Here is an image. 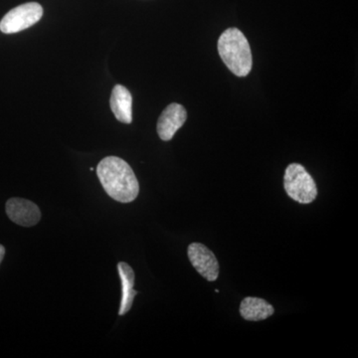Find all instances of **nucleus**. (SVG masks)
<instances>
[{
  "label": "nucleus",
  "mask_w": 358,
  "mask_h": 358,
  "mask_svg": "<svg viewBox=\"0 0 358 358\" xmlns=\"http://www.w3.org/2000/svg\"><path fill=\"white\" fill-rule=\"evenodd\" d=\"M96 176L105 192L115 201L129 203L138 197L140 185L128 162L117 157L101 160Z\"/></svg>",
  "instance_id": "1"
},
{
  "label": "nucleus",
  "mask_w": 358,
  "mask_h": 358,
  "mask_svg": "<svg viewBox=\"0 0 358 358\" xmlns=\"http://www.w3.org/2000/svg\"><path fill=\"white\" fill-rule=\"evenodd\" d=\"M218 53L228 69L238 77H246L253 66L251 48L238 28H228L218 39Z\"/></svg>",
  "instance_id": "2"
},
{
  "label": "nucleus",
  "mask_w": 358,
  "mask_h": 358,
  "mask_svg": "<svg viewBox=\"0 0 358 358\" xmlns=\"http://www.w3.org/2000/svg\"><path fill=\"white\" fill-rule=\"evenodd\" d=\"M284 186L287 194L299 203H312L317 199L315 180L301 164H291L287 167Z\"/></svg>",
  "instance_id": "3"
},
{
  "label": "nucleus",
  "mask_w": 358,
  "mask_h": 358,
  "mask_svg": "<svg viewBox=\"0 0 358 358\" xmlns=\"http://www.w3.org/2000/svg\"><path fill=\"white\" fill-rule=\"evenodd\" d=\"M43 16V8L37 2H28L11 9L0 21V31L13 34L36 24Z\"/></svg>",
  "instance_id": "4"
},
{
  "label": "nucleus",
  "mask_w": 358,
  "mask_h": 358,
  "mask_svg": "<svg viewBox=\"0 0 358 358\" xmlns=\"http://www.w3.org/2000/svg\"><path fill=\"white\" fill-rule=\"evenodd\" d=\"M188 258L193 267L207 281L213 282L219 275V263L217 258L210 249L203 244L192 243L187 250Z\"/></svg>",
  "instance_id": "5"
},
{
  "label": "nucleus",
  "mask_w": 358,
  "mask_h": 358,
  "mask_svg": "<svg viewBox=\"0 0 358 358\" xmlns=\"http://www.w3.org/2000/svg\"><path fill=\"white\" fill-rule=\"evenodd\" d=\"M7 216L23 227H32L41 219V211L34 202L23 199H11L6 202Z\"/></svg>",
  "instance_id": "6"
},
{
  "label": "nucleus",
  "mask_w": 358,
  "mask_h": 358,
  "mask_svg": "<svg viewBox=\"0 0 358 358\" xmlns=\"http://www.w3.org/2000/svg\"><path fill=\"white\" fill-rule=\"evenodd\" d=\"M187 113L183 106L171 103L160 115L157 122V134L162 141L173 140L174 134L185 124Z\"/></svg>",
  "instance_id": "7"
},
{
  "label": "nucleus",
  "mask_w": 358,
  "mask_h": 358,
  "mask_svg": "<svg viewBox=\"0 0 358 358\" xmlns=\"http://www.w3.org/2000/svg\"><path fill=\"white\" fill-rule=\"evenodd\" d=\"M110 105L117 121L131 124L133 121V96L126 87L115 85L110 96Z\"/></svg>",
  "instance_id": "8"
},
{
  "label": "nucleus",
  "mask_w": 358,
  "mask_h": 358,
  "mask_svg": "<svg viewBox=\"0 0 358 358\" xmlns=\"http://www.w3.org/2000/svg\"><path fill=\"white\" fill-rule=\"evenodd\" d=\"M117 270L121 278L122 291L119 315H124L133 307L134 296L138 294V292L134 289V272L131 266L124 262H120L117 264Z\"/></svg>",
  "instance_id": "9"
},
{
  "label": "nucleus",
  "mask_w": 358,
  "mask_h": 358,
  "mask_svg": "<svg viewBox=\"0 0 358 358\" xmlns=\"http://www.w3.org/2000/svg\"><path fill=\"white\" fill-rule=\"evenodd\" d=\"M274 313L273 306L260 298L247 296L240 305L241 317L251 322L267 320L271 315H274Z\"/></svg>",
  "instance_id": "10"
},
{
  "label": "nucleus",
  "mask_w": 358,
  "mask_h": 358,
  "mask_svg": "<svg viewBox=\"0 0 358 358\" xmlns=\"http://www.w3.org/2000/svg\"><path fill=\"white\" fill-rule=\"evenodd\" d=\"M4 255H6V248L0 244V264H1L2 260H3Z\"/></svg>",
  "instance_id": "11"
}]
</instances>
